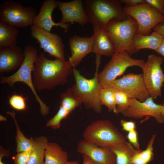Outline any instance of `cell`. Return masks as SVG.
Returning <instances> with one entry per match:
<instances>
[{
    "label": "cell",
    "mask_w": 164,
    "mask_h": 164,
    "mask_svg": "<svg viewBox=\"0 0 164 164\" xmlns=\"http://www.w3.org/2000/svg\"><path fill=\"white\" fill-rule=\"evenodd\" d=\"M73 70L69 60L49 59L41 53L38 55L32 72L34 87L39 91L51 90L56 86L64 85Z\"/></svg>",
    "instance_id": "obj_1"
},
{
    "label": "cell",
    "mask_w": 164,
    "mask_h": 164,
    "mask_svg": "<svg viewBox=\"0 0 164 164\" xmlns=\"http://www.w3.org/2000/svg\"><path fill=\"white\" fill-rule=\"evenodd\" d=\"M121 2L117 0H89L85 1L83 4L88 22L93 28H105L111 21L127 17Z\"/></svg>",
    "instance_id": "obj_2"
},
{
    "label": "cell",
    "mask_w": 164,
    "mask_h": 164,
    "mask_svg": "<svg viewBox=\"0 0 164 164\" xmlns=\"http://www.w3.org/2000/svg\"><path fill=\"white\" fill-rule=\"evenodd\" d=\"M24 52L25 59L18 70L10 76H2L0 77V82L2 84H6L11 87L17 82H22L26 84L31 89L39 103L41 114L45 116L49 113V108L38 95L32 81V72L39 55L36 48L29 45L25 46Z\"/></svg>",
    "instance_id": "obj_3"
},
{
    "label": "cell",
    "mask_w": 164,
    "mask_h": 164,
    "mask_svg": "<svg viewBox=\"0 0 164 164\" xmlns=\"http://www.w3.org/2000/svg\"><path fill=\"white\" fill-rule=\"evenodd\" d=\"M100 62H96V72L94 77L87 79L83 76L80 71L73 68V73L75 84L72 86L82 104L87 109H92L97 113L102 110L100 100L102 88L98 78V70Z\"/></svg>",
    "instance_id": "obj_4"
},
{
    "label": "cell",
    "mask_w": 164,
    "mask_h": 164,
    "mask_svg": "<svg viewBox=\"0 0 164 164\" xmlns=\"http://www.w3.org/2000/svg\"><path fill=\"white\" fill-rule=\"evenodd\" d=\"M84 139L101 147H111L126 141L124 136L108 120H98L92 122L85 129Z\"/></svg>",
    "instance_id": "obj_5"
},
{
    "label": "cell",
    "mask_w": 164,
    "mask_h": 164,
    "mask_svg": "<svg viewBox=\"0 0 164 164\" xmlns=\"http://www.w3.org/2000/svg\"><path fill=\"white\" fill-rule=\"evenodd\" d=\"M137 27L136 21L129 16L124 19L114 20L108 24L105 29L113 43L115 53L125 51L128 52Z\"/></svg>",
    "instance_id": "obj_6"
},
{
    "label": "cell",
    "mask_w": 164,
    "mask_h": 164,
    "mask_svg": "<svg viewBox=\"0 0 164 164\" xmlns=\"http://www.w3.org/2000/svg\"><path fill=\"white\" fill-rule=\"evenodd\" d=\"M145 62L143 60L132 58L126 51L114 53L103 70L98 73L99 83L102 87H106L123 74L128 68L137 66L141 68Z\"/></svg>",
    "instance_id": "obj_7"
},
{
    "label": "cell",
    "mask_w": 164,
    "mask_h": 164,
    "mask_svg": "<svg viewBox=\"0 0 164 164\" xmlns=\"http://www.w3.org/2000/svg\"><path fill=\"white\" fill-rule=\"evenodd\" d=\"M36 15L32 6H24L18 2L5 1L0 6V22L17 28L31 26Z\"/></svg>",
    "instance_id": "obj_8"
},
{
    "label": "cell",
    "mask_w": 164,
    "mask_h": 164,
    "mask_svg": "<svg viewBox=\"0 0 164 164\" xmlns=\"http://www.w3.org/2000/svg\"><path fill=\"white\" fill-rule=\"evenodd\" d=\"M123 9L126 15L136 21L137 32L142 35H148L155 26L164 22V15L146 3L134 6H127Z\"/></svg>",
    "instance_id": "obj_9"
},
{
    "label": "cell",
    "mask_w": 164,
    "mask_h": 164,
    "mask_svg": "<svg viewBox=\"0 0 164 164\" xmlns=\"http://www.w3.org/2000/svg\"><path fill=\"white\" fill-rule=\"evenodd\" d=\"M162 58L154 54H149L141 67L142 77L150 96L153 99L161 96L164 73L161 68Z\"/></svg>",
    "instance_id": "obj_10"
},
{
    "label": "cell",
    "mask_w": 164,
    "mask_h": 164,
    "mask_svg": "<svg viewBox=\"0 0 164 164\" xmlns=\"http://www.w3.org/2000/svg\"><path fill=\"white\" fill-rule=\"evenodd\" d=\"M105 87L111 88L125 93L130 98L143 102L150 97L144 82L142 74L130 73L117 79Z\"/></svg>",
    "instance_id": "obj_11"
},
{
    "label": "cell",
    "mask_w": 164,
    "mask_h": 164,
    "mask_svg": "<svg viewBox=\"0 0 164 164\" xmlns=\"http://www.w3.org/2000/svg\"><path fill=\"white\" fill-rule=\"evenodd\" d=\"M130 101L128 108L121 113L123 116L136 119L141 118L144 116H151L159 123L164 122L161 115L163 106L162 104L155 103L151 97L143 102L135 98H130Z\"/></svg>",
    "instance_id": "obj_12"
},
{
    "label": "cell",
    "mask_w": 164,
    "mask_h": 164,
    "mask_svg": "<svg viewBox=\"0 0 164 164\" xmlns=\"http://www.w3.org/2000/svg\"><path fill=\"white\" fill-rule=\"evenodd\" d=\"M30 29L31 36L38 41L44 51L56 58L65 60L64 44L59 35L32 26Z\"/></svg>",
    "instance_id": "obj_13"
},
{
    "label": "cell",
    "mask_w": 164,
    "mask_h": 164,
    "mask_svg": "<svg viewBox=\"0 0 164 164\" xmlns=\"http://www.w3.org/2000/svg\"><path fill=\"white\" fill-rule=\"evenodd\" d=\"M77 150L95 164H116L115 155L110 147H101L83 139L78 143Z\"/></svg>",
    "instance_id": "obj_14"
},
{
    "label": "cell",
    "mask_w": 164,
    "mask_h": 164,
    "mask_svg": "<svg viewBox=\"0 0 164 164\" xmlns=\"http://www.w3.org/2000/svg\"><path fill=\"white\" fill-rule=\"evenodd\" d=\"M57 5L62 14L60 23L65 24L76 22L84 25L89 22L82 0H74L67 2L57 1Z\"/></svg>",
    "instance_id": "obj_15"
},
{
    "label": "cell",
    "mask_w": 164,
    "mask_h": 164,
    "mask_svg": "<svg viewBox=\"0 0 164 164\" xmlns=\"http://www.w3.org/2000/svg\"><path fill=\"white\" fill-rule=\"evenodd\" d=\"M57 7V1H45L38 14L35 17L32 26L49 32H50L53 26H60L64 29L65 32H67L68 28L71 24H63L60 22L56 23L52 19V15L53 12L55 9Z\"/></svg>",
    "instance_id": "obj_16"
},
{
    "label": "cell",
    "mask_w": 164,
    "mask_h": 164,
    "mask_svg": "<svg viewBox=\"0 0 164 164\" xmlns=\"http://www.w3.org/2000/svg\"><path fill=\"white\" fill-rule=\"evenodd\" d=\"M25 59V54L20 46L0 49V74L19 68Z\"/></svg>",
    "instance_id": "obj_17"
},
{
    "label": "cell",
    "mask_w": 164,
    "mask_h": 164,
    "mask_svg": "<svg viewBox=\"0 0 164 164\" xmlns=\"http://www.w3.org/2000/svg\"><path fill=\"white\" fill-rule=\"evenodd\" d=\"M93 35L89 37H81L74 35L69 39V43L71 55L69 60L73 68L78 65L87 55L92 52Z\"/></svg>",
    "instance_id": "obj_18"
},
{
    "label": "cell",
    "mask_w": 164,
    "mask_h": 164,
    "mask_svg": "<svg viewBox=\"0 0 164 164\" xmlns=\"http://www.w3.org/2000/svg\"><path fill=\"white\" fill-rule=\"evenodd\" d=\"M164 37L154 31L149 35H143L137 32L135 34L128 52L130 56L144 49L155 51L159 48Z\"/></svg>",
    "instance_id": "obj_19"
},
{
    "label": "cell",
    "mask_w": 164,
    "mask_h": 164,
    "mask_svg": "<svg viewBox=\"0 0 164 164\" xmlns=\"http://www.w3.org/2000/svg\"><path fill=\"white\" fill-rule=\"evenodd\" d=\"M93 46L92 52L96 58L101 56H112L115 53L113 43L105 28H93Z\"/></svg>",
    "instance_id": "obj_20"
},
{
    "label": "cell",
    "mask_w": 164,
    "mask_h": 164,
    "mask_svg": "<svg viewBox=\"0 0 164 164\" xmlns=\"http://www.w3.org/2000/svg\"><path fill=\"white\" fill-rule=\"evenodd\" d=\"M110 148L115 155L116 164H132L133 157L141 150L136 149L126 141L116 144Z\"/></svg>",
    "instance_id": "obj_21"
},
{
    "label": "cell",
    "mask_w": 164,
    "mask_h": 164,
    "mask_svg": "<svg viewBox=\"0 0 164 164\" xmlns=\"http://www.w3.org/2000/svg\"><path fill=\"white\" fill-rule=\"evenodd\" d=\"M44 164H65L68 162L67 153L56 143L48 142L45 149Z\"/></svg>",
    "instance_id": "obj_22"
},
{
    "label": "cell",
    "mask_w": 164,
    "mask_h": 164,
    "mask_svg": "<svg viewBox=\"0 0 164 164\" xmlns=\"http://www.w3.org/2000/svg\"><path fill=\"white\" fill-rule=\"evenodd\" d=\"M19 33L17 28L0 22V49L17 45Z\"/></svg>",
    "instance_id": "obj_23"
},
{
    "label": "cell",
    "mask_w": 164,
    "mask_h": 164,
    "mask_svg": "<svg viewBox=\"0 0 164 164\" xmlns=\"http://www.w3.org/2000/svg\"><path fill=\"white\" fill-rule=\"evenodd\" d=\"M34 145L27 164H44L46 137L40 136L34 139Z\"/></svg>",
    "instance_id": "obj_24"
},
{
    "label": "cell",
    "mask_w": 164,
    "mask_h": 164,
    "mask_svg": "<svg viewBox=\"0 0 164 164\" xmlns=\"http://www.w3.org/2000/svg\"><path fill=\"white\" fill-rule=\"evenodd\" d=\"M7 114L12 117L16 128L17 134L15 140L17 143L16 151L17 152L33 150L34 145V139L32 138H28L23 135L19 128L15 118V114L14 111H7Z\"/></svg>",
    "instance_id": "obj_25"
},
{
    "label": "cell",
    "mask_w": 164,
    "mask_h": 164,
    "mask_svg": "<svg viewBox=\"0 0 164 164\" xmlns=\"http://www.w3.org/2000/svg\"><path fill=\"white\" fill-rule=\"evenodd\" d=\"M82 103L72 86L60 94V106L71 113Z\"/></svg>",
    "instance_id": "obj_26"
},
{
    "label": "cell",
    "mask_w": 164,
    "mask_h": 164,
    "mask_svg": "<svg viewBox=\"0 0 164 164\" xmlns=\"http://www.w3.org/2000/svg\"><path fill=\"white\" fill-rule=\"evenodd\" d=\"M100 100L102 105H104L109 111L117 114V108L115 95L112 88L102 87L100 93Z\"/></svg>",
    "instance_id": "obj_27"
},
{
    "label": "cell",
    "mask_w": 164,
    "mask_h": 164,
    "mask_svg": "<svg viewBox=\"0 0 164 164\" xmlns=\"http://www.w3.org/2000/svg\"><path fill=\"white\" fill-rule=\"evenodd\" d=\"M112 89L115 97L117 108V114H121L128 108L130 104V98L124 93Z\"/></svg>",
    "instance_id": "obj_28"
},
{
    "label": "cell",
    "mask_w": 164,
    "mask_h": 164,
    "mask_svg": "<svg viewBox=\"0 0 164 164\" xmlns=\"http://www.w3.org/2000/svg\"><path fill=\"white\" fill-rule=\"evenodd\" d=\"M70 113L62 107L59 106V109L56 114L46 124V126L54 129L59 128L61 121L66 118Z\"/></svg>",
    "instance_id": "obj_29"
},
{
    "label": "cell",
    "mask_w": 164,
    "mask_h": 164,
    "mask_svg": "<svg viewBox=\"0 0 164 164\" xmlns=\"http://www.w3.org/2000/svg\"><path fill=\"white\" fill-rule=\"evenodd\" d=\"M26 98L22 95L14 94L9 97L8 102L14 109L19 111H25L26 109Z\"/></svg>",
    "instance_id": "obj_30"
},
{
    "label": "cell",
    "mask_w": 164,
    "mask_h": 164,
    "mask_svg": "<svg viewBox=\"0 0 164 164\" xmlns=\"http://www.w3.org/2000/svg\"><path fill=\"white\" fill-rule=\"evenodd\" d=\"M156 136V134L152 135L148 142L146 149L141 150L138 153V156L147 164L153 159L154 154L153 145Z\"/></svg>",
    "instance_id": "obj_31"
},
{
    "label": "cell",
    "mask_w": 164,
    "mask_h": 164,
    "mask_svg": "<svg viewBox=\"0 0 164 164\" xmlns=\"http://www.w3.org/2000/svg\"><path fill=\"white\" fill-rule=\"evenodd\" d=\"M33 150L17 153L13 157V164H27Z\"/></svg>",
    "instance_id": "obj_32"
},
{
    "label": "cell",
    "mask_w": 164,
    "mask_h": 164,
    "mask_svg": "<svg viewBox=\"0 0 164 164\" xmlns=\"http://www.w3.org/2000/svg\"><path fill=\"white\" fill-rule=\"evenodd\" d=\"M127 138L130 142L136 149L140 150L138 138V133L136 129L128 132Z\"/></svg>",
    "instance_id": "obj_33"
},
{
    "label": "cell",
    "mask_w": 164,
    "mask_h": 164,
    "mask_svg": "<svg viewBox=\"0 0 164 164\" xmlns=\"http://www.w3.org/2000/svg\"><path fill=\"white\" fill-rule=\"evenodd\" d=\"M145 3L164 15V0H145Z\"/></svg>",
    "instance_id": "obj_34"
},
{
    "label": "cell",
    "mask_w": 164,
    "mask_h": 164,
    "mask_svg": "<svg viewBox=\"0 0 164 164\" xmlns=\"http://www.w3.org/2000/svg\"><path fill=\"white\" fill-rule=\"evenodd\" d=\"M120 124L122 130L124 131L129 132L136 129L135 123L133 121H127L121 120Z\"/></svg>",
    "instance_id": "obj_35"
},
{
    "label": "cell",
    "mask_w": 164,
    "mask_h": 164,
    "mask_svg": "<svg viewBox=\"0 0 164 164\" xmlns=\"http://www.w3.org/2000/svg\"><path fill=\"white\" fill-rule=\"evenodd\" d=\"M120 1L128 6H134L145 3V0H121Z\"/></svg>",
    "instance_id": "obj_36"
},
{
    "label": "cell",
    "mask_w": 164,
    "mask_h": 164,
    "mask_svg": "<svg viewBox=\"0 0 164 164\" xmlns=\"http://www.w3.org/2000/svg\"><path fill=\"white\" fill-rule=\"evenodd\" d=\"M153 29L154 31L159 33L164 37V22L157 25Z\"/></svg>",
    "instance_id": "obj_37"
},
{
    "label": "cell",
    "mask_w": 164,
    "mask_h": 164,
    "mask_svg": "<svg viewBox=\"0 0 164 164\" xmlns=\"http://www.w3.org/2000/svg\"><path fill=\"white\" fill-rule=\"evenodd\" d=\"M138 153L135 155L133 157L132 159V164H147L142 158L138 156Z\"/></svg>",
    "instance_id": "obj_38"
},
{
    "label": "cell",
    "mask_w": 164,
    "mask_h": 164,
    "mask_svg": "<svg viewBox=\"0 0 164 164\" xmlns=\"http://www.w3.org/2000/svg\"><path fill=\"white\" fill-rule=\"evenodd\" d=\"M155 51L157 53L164 57V38L160 45Z\"/></svg>",
    "instance_id": "obj_39"
},
{
    "label": "cell",
    "mask_w": 164,
    "mask_h": 164,
    "mask_svg": "<svg viewBox=\"0 0 164 164\" xmlns=\"http://www.w3.org/2000/svg\"><path fill=\"white\" fill-rule=\"evenodd\" d=\"M83 158V164H95L87 156L82 155Z\"/></svg>",
    "instance_id": "obj_40"
},
{
    "label": "cell",
    "mask_w": 164,
    "mask_h": 164,
    "mask_svg": "<svg viewBox=\"0 0 164 164\" xmlns=\"http://www.w3.org/2000/svg\"><path fill=\"white\" fill-rule=\"evenodd\" d=\"M6 156L5 153L2 152L0 151V164H4L2 161V158L4 156Z\"/></svg>",
    "instance_id": "obj_41"
},
{
    "label": "cell",
    "mask_w": 164,
    "mask_h": 164,
    "mask_svg": "<svg viewBox=\"0 0 164 164\" xmlns=\"http://www.w3.org/2000/svg\"><path fill=\"white\" fill-rule=\"evenodd\" d=\"M65 164H79V163L77 161H68Z\"/></svg>",
    "instance_id": "obj_42"
},
{
    "label": "cell",
    "mask_w": 164,
    "mask_h": 164,
    "mask_svg": "<svg viewBox=\"0 0 164 164\" xmlns=\"http://www.w3.org/2000/svg\"><path fill=\"white\" fill-rule=\"evenodd\" d=\"M162 105L163 106V110L161 113L162 117L164 121V102L163 103Z\"/></svg>",
    "instance_id": "obj_43"
},
{
    "label": "cell",
    "mask_w": 164,
    "mask_h": 164,
    "mask_svg": "<svg viewBox=\"0 0 164 164\" xmlns=\"http://www.w3.org/2000/svg\"><path fill=\"white\" fill-rule=\"evenodd\" d=\"M7 120L6 118L2 115L0 116V121H5Z\"/></svg>",
    "instance_id": "obj_44"
}]
</instances>
